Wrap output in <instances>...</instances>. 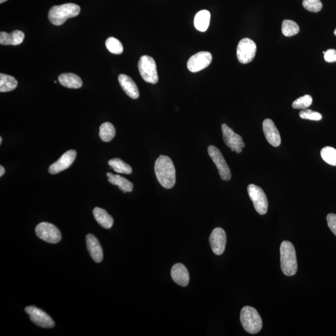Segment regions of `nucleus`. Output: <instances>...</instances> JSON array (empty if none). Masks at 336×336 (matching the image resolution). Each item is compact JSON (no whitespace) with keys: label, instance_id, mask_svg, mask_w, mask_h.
<instances>
[{"label":"nucleus","instance_id":"obj_1","mask_svg":"<svg viewBox=\"0 0 336 336\" xmlns=\"http://www.w3.org/2000/svg\"><path fill=\"white\" fill-rule=\"evenodd\" d=\"M155 172L159 183L165 189H172L176 183V170L171 158L160 155L156 159Z\"/></svg>","mask_w":336,"mask_h":336},{"label":"nucleus","instance_id":"obj_2","mask_svg":"<svg viewBox=\"0 0 336 336\" xmlns=\"http://www.w3.org/2000/svg\"><path fill=\"white\" fill-rule=\"evenodd\" d=\"M281 268L286 276H294L298 270L296 251L289 241H283L280 246Z\"/></svg>","mask_w":336,"mask_h":336},{"label":"nucleus","instance_id":"obj_3","mask_svg":"<svg viewBox=\"0 0 336 336\" xmlns=\"http://www.w3.org/2000/svg\"><path fill=\"white\" fill-rule=\"evenodd\" d=\"M80 8L79 5L74 4H66L59 6H54L49 10L48 18L52 24L60 26L69 18H74L79 15Z\"/></svg>","mask_w":336,"mask_h":336},{"label":"nucleus","instance_id":"obj_4","mask_svg":"<svg viewBox=\"0 0 336 336\" xmlns=\"http://www.w3.org/2000/svg\"><path fill=\"white\" fill-rule=\"evenodd\" d=\"M240 318L243 329L250 334H257L262 329V318L257 310L252 307H243Z\"/></svg>","mask_w":336,"mask_h":336},{"label":"nucleus","instance_id":"obj_5","mask_svg":"<svg viewBox=\"0 0 336 336\" xmlns=\"http://www.w3.org/2000/svg\"><path fill=\"white\" fill-rule=\"evenodd\" d=\"M138 69L145 82L156 84L158 82V74L155 60L149 56L141 57L138 62Z\"/></svg>","mask_w":336,"mask_h":336},{"label":"nucleus","instance_id":"obj_6","mask_svg":"<svg viewBox=\"0 0 336 336\" xmlns=\"http://www.w3.org/2000/svg\"><path fill=\"white\" fill-rule=\"evenodd\" d=\"M36 236L40 239L49 243H57L60 241L61 233L53 224L48 222H41L36 226Z\"/></svg>","mask_w":336,"mask_h":336},{"label":"nucleus","instance_id":"obj_7","mask_svg":"<svg viewBox=\"0 0 336 336\" xmlns=\"http://www.w3.org/2000/svg\"><path fill=\"white\" fill-rule=\"evenodd\" d=\"M249 197L253 202L255 208L260 215L267 213L268 202L264 191L255 184H250L247 187Z\"/></svg>","mask_w":336,"mask_h":336},{"label":"nucleus","instance_id":"obj_8","mask_svg":"<svg viewBox=\"0 0 336 336\" xmlns=\"http://www.w3.org/2000/svg\"><path fill=\"white\" fill-rule=\"evenodd\" d=\"M257 52L256 43L249 38L242 39L237 48V56L242 64L250 63L254 59Z\"/></svg>","mask_w":336,"mask_h":336},{"label":"nucleus","instance_id":"obj_9","mask_svg":"<svg viewBox=\"0 0 336 336\" xmlns=\"http://www.w3.org/2000/svg\"><path fill=\"white\" fill-rule=\"evenodd\" d=\"M208 153L214 163L216 165L222 180L229 181L231 178L230 168L226 163L221 151L215 146L211 145L208 147Z\"/></svg>","mask_w":336,"mask_h":336},{"label":"nucleus","instance_id":"obj_10","mask_svg":"<svg viewBox=\"0 0 336 336\" xmlns=\"http://www.w3.org/2000/svg\"><path fill=\"white\" fill-rule=\"evenodd\" d=\"M222 132L224 143L230 148L232 152L241 153L245 146L241 136L237 134L225 123L222 124Z\"/></svg>","mask_w":336,"mask_h":336},{"label":"nucleus","instance_id":"obj_11","mask_svg":"<svg viewBox=\"0 0 336 336\" xmlns=\"http://www.w3.org/2000/svg\"><path fill=\"white\" fill-rule=\"evenodd\" d=\"M25 311L30 317L31 321L37 326L44 328H52L54 327L55 323L53 319L43 310L35 306H30L25 308Z\"/></svg>","mask_w":336,"mask_h":336},{"label":"nucleus","instance_id":"obj_12","mask_svg":"<svg viewBox=\"0 0 336 336\" xmlns=\"http://www.w3.org/2000/svg\"><path fill=\"white\" fill-rule=\"evenodd\" d=\"M212 60V54L208 52H199L190 58L187 64V68L191 72H198L207 68Z\"/></svg>","mask_w":336,"mask_h":336},{"label":"nucleus","instance_id":"obj_13","mask_svg":"<svg viewBox=\"0 0 336 336\" xmlns=\"http://www.w3.org/2000/svg\"><path fill=\"white\" fill-rule=\"evenodd\" d=\"M211 248L217 256H221L224 253L227 243V236L225 232L222 228H214L209 237Z\"/></svg>","mask_w":336,"mask_h":336},{"label":"nucleus","instance_id":"obj_14","mask_svg":"<svg viewBox=\"0 0 336 336\" xmlns=\"http://www.w3.org/2000/svg\"><path fill=\"white\" fill-rule=\"evenodd\" d=\"M77 152L75 150L68 151L64 154L56 162L52 164L49 167V173L51 175H56L71 166L76 158Z\"/></svg>","mask_w":336,"mask_h":336},{"label":"nucleus","instance_id":"obj_15","mask_svg":"<svg viewBox=\"0 0 336 336\" xmlns=\"http://www.w3.org/2000/svg\"><path fill=\"white\" fill-rule=\"evenodd\" d=\"M263 131L266 140L271 145L279 147L281 144V137L279 130L273 121L266 119L263 122Z\"/></svg>","mask_w":336,"mask_h":336},{"label":"nucleus","instance_id":"obj_16","mask_svg":"<svg viewBox=\"0 0 336 336\" xmlns=\"http://www.w3.org/2000/svg\"><path fill=\"white\" fill-rule=\"evenodd\" d=\"M87 247L92 259L96 263H100L103 259L102 246L94 235L88 234L86 236Z\"/></svg>","mask_w":336,"mask_h":336},{"label":"nucleus","instance_id":"obj_17","mask_svg":"<svg viewBox=\"0 0 336 336\" xmlns=\"http://www.w3.org/2000/svg\"><path fill=\"white\" fill-rule=\"evenodd\" d=\"M171 275L175 283L181 286H186L190 282V274L186 266L176 263L172 267Z\"/></svg>","mask_w":336,"mask_h":336},{"label":"nucleus","instance_id":"obj_18","mask_svg":"<svg viewBox=\"0 0 336 336\" xmlns=\"http://www.w3.org/2000/svg\"><path fill=\"white\" fill-rule=\"evenodd\" d=\"M121 88L125 94L133 99H137L140 96L137 84L133 80L131 77L125 74H120L118 76Z\"/></svg>","mask_w":336,"mask_h":336},{"label":"nucleus","instance_id":"obj_19","mask_svg":"<svg viewBox=\"0 0 336 336\" xmlns=\"http://www.w3.org/2000/svg\"><path fill=\"white\" fill-rule=\"evenodd\" d=\"M25 39V34L22 31L15 30L11 33L2 31L0 33V44L2 45L18 46Z\"/></svg>","mask_w":336,"mask_h":336},{"label":"nucleus","instance_id":"obj_20","mask_svg":"<svg viewBox=\"0 0 336 336\" xmlns=\"http://www.w3.org/2000/svg\"><path fill=\"white\" fill-rule=\"evenodd\" d=\"M58 80L62 86L69 89H80L83 85L80 77L73 73H64L60 75Z\"/></svg>","mask_w":336,"mask_h":336},{"label":"nucleus","instance_id":"obj_21","mask_svg":"<svg viewBox=\"0 0 336 336\" xmlns=\"http://www.w3.org/2000/svg\"><path fill=\"white\" fill-rule=\"evenodd\" d=\"M107 176L109 178V181L112 184L118 186L119 189L122 191L123 193L132 192L133 191V184L128 179L120 175H113L111 173H107Z\"/></svg>","mask_w":336,"mask_h":336},{"label":"nucleus","instance_id":"obj_22","mask_svg":"<svg viewBox=\"0 0 336 336\" xmlns=\"http://www.w3.org/2000/svg\"><path fill=\"white\" fill-rule=\"evenodd\" d=\"M93 214L95 219L103 228L109 229L114 225V219L103 208L95 207Z\"/></svg>","mask_w":336,"mask_h":336},{"label":"nucleus","instance_id":"obj_23","mask_svg":"<svg viewBox=\"0 0 336 336\" xmlns=\"http://www.w3.org/2000/svg\"><path fill=\"white\" fill-rule=\"evenodd\" d=\"M211 14L207 10L200 11L195 16L194 24L196 30L201 32H205L209 26Z\"/></svg>","mask_w":336,"mask_h":336},{"label":"nucleus","instance_id":"obj_24","mask_svg":"<svg viewBox=\"0 0 336 336\" xmlns=\"http://www.w3.org/2000/svg\"><path fill=\"white\" fill-rule=\"evenodd\" d=\"M18 81L10 75L0 74V92H8L14 91L18 86Z\"/></svg>","mask_w":336,"mask_h":336},{"label":"nucleus","instance_id":"obj_25","mask_svg":"<svg viewBox=\"0 0 336 336\" xmlns=\"http://www.w3.org/2000/svg\"><path fill=\"white\" fill-rule=\"evenodd\" d=\"M116 134L115 129L111 123L106 122L101 124L99 136L104 142H109L114 139Z\"/></svg>","mask_w":336,"mask_h":336},{"label":"nucleus","instance_id":"obj_26","mask_svg":"<svg viewBox=\"0 0 336 336\" xmlns=\"http://www.w3.org/2000/svg\"><path fill=\"white\" fill-rule=\"evenodd\" d=\"M109 164L116 173L130 175L132 168L119 158H114L109 161Z\"/></svg>","mask_w":336,"mask_h":336},{"label":"nucleus","instance_id":"obj_27","mask_svg":"<svg viewBox=\"0 0 336 336\" xmlns=\"http://www.w3.org/2000/svg\"><path fill=\"white\" fill-rule=\"evenodd\" d=\"M282 31L284 36L291 37L299 33L300 27L296 22L285 19L282 23Z\"/></svg>","mask_w":336,"mask_h":336},{"label":"nucleus","instance_id":"obj_28","mask_svg":"<svg viewBox=\"0 0 336 336\" xmlns=\"http://www.w3.org/2000/svg\"><path fill=\"white\" fill-rule=\"evenodd\" d=\"M323 160L331 166H336V150L334 148L326 146L321 151Z\"/></svg>","mask_w":336,"mask_h":336},{"label":"nucleus","instance_id":"obj_29","mask_svg":"<svg viewBox=\"0 0 336 336\" xmlns=\"http://www.w3.org/2000/svg\"><path fill=\"white\" fill-rule=\"evenodd\" d=\"M106 45L107 49L112 54H121L123 52L122 44L119 40L116 39L115 37H109L106 40Z\"/></svg>","mask_w":336,"mask_h":336},{"label":"nucleus","instance_id":"obj_30","mask_svg":"<svg viewBox=\"0 0 336 336\" xmlns=\"http://www.w3.org/2000/svg\"><path fill=\"white\" fill-rule=\"evenodd\" d=\"M312 103V98L311 95H305L297 98L292 102V107L295 109H306L311 106Z\"/></svg>","mask_w":336,"mask_h":336},{"label":"nucleus","instance_id":"obj_31","mask_svg":"<svg viewBox=\"0 0 336 336\" xmlns=\"http://www.w3.org/2000/svg\"><path fill=\"white\" fill-rule=\"evenodd\" d=\"M303 6L306 10L312 13H318L323 8L321 0H303Z\"/></svg>","mask_w":336,"mask_h":336},{"label":"nucleus","instance_id":"obj_32","mask_svg":"<svg viewBox=\"0 0 336 336\" xmlns=\"http://www.w3.org/2000/svg\"><path fill=\"white\" fill-rule=\"evenodd\" d=\"M300 117L302 119L320 121L322 119L320 113L311 111L310 109H304L300 113Z\"/></svg>","mask_w":336,"mask_h":336},{"label":"nucleus","instance_id":"obj_33","mask_svg":"<svg viewBox=\"0 0 336 336\" xmlns=\"http://www.w3.org/2000/svg\"><path fill=\"white\" fill-rule=\"evenodd\" d=\"M327 225L336 236V214H329L327 216Z\"/></svg>","mask_w":336,"mask_h":336},{"label":"nucleus","instance_id":"obj_34","mask_svg":"<svg viewBox=\"0 0 336 336\" xmlns=\"http://www.w3.org/2000/svg\"><path fill=\"white\" fill-rule=\"evenodd\" d=\"M324 59L327 62H336V50L335 49H329L326 52H323Z\"/></svg>","mask_w":336,"mask_h":336},{"label":"nucleus","instance_id":"obj_35","mask_svg":"<svg viewBox=\"0 0 336 336\" xmlns=\"http://www.w3.org/2000/svg\"><path fill=\"white\" fill-rule=\"evenodd\" d=\"M5 168L2 166H0V176L2 177V176L5 175Z\"/></svg>","mask_w":336,"mask_h":336},{"label":"nucleus","instance_id":"obj_36","mask_svg":"<svg viewBox=\"0 0 336 336\" xmlns=\"http://www.w3.org/2000/svg\"><path fill=\"white\" fill-rule=\"evenodd\" d=\"M7 0H0V4H2L3 3H4L5 2H7Z\"/></svg>","mask_w":336,"mask_h":336},{"label":"nucleus","instance_id":"obj_37","mask_svg":"<svg viewBox=\"0 0 336 336\" xmlns=\"http://www.w3.org/2000/svg\"><path fill=\"white\" fill-rule=\"evenodd\" d=\"M2 143V137H0V144Z\"/></svg>","mask_w":336,"mask_h":336},{"label":"nucleus","instance_id":"obj_38","mask_svg":"<svg viewBox=\"0 0 336 336\" xmlns=\"http://www.w3.org/2000/svg\"><path fill=\"white\" fill-rule=\"evenodd\" d=\"M334 34H335V35L336 36V29H335V31H334Z\"/></svg>","mask_w":336,"mask_h":336}]
</instances>
